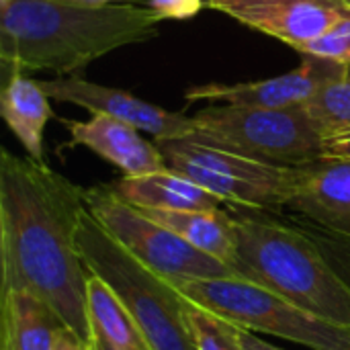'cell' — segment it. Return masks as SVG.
I'll list each match as a JSON object with an SVG mask.
<instances>
[{
	"mask_svg": "<svg viewBox=\"0 0 350 350\" xmlns=\"http://www.w3.org/2000/svg\"><path fill=\"white\" fill-rule=\"evenodd\" d=\"M347 66L304 55V64L291 72L252 80V82H207L195 84L185 90L189 103L209 100L219 105H238V107H265V109H289L304 107L316 90L330 78L345 72Z\"/></svg>",
	"mask_w": 350,
	"mask_h": 350,
	"instance_id": "cell-11",
	"label": "cell"
},
{
	"mask_svg": "<svg viewBox=\"0 0 350 350\" xmlns=\"http://www.w3.org/2000/svg\"><path fill=\"white\" fill-rule=\"evenodd\" d=\"M301 228L318 242V246L322 248L330 267L336 271V275L350 289V236L330 232V230L320 228L312 221H304Z\"/></svg>",
	"mask_w": 350,
	"mask_h": 350,
	"instance_id": "cell-22",
	"label": "cell"
},
{
	"mask_svg": "<svg viewBox=\"0 0 350 350\" xmlns=\"http://www.w3.org/2000/svg\"><path fill=\"white\" fill-rule=\"evenodd\" d=\"M113 191L139 209L160 211H211L221 207V199L195 180L166 168L144 176H121L111 183Z\"/></svg>",
	"mask_w": 350,
	"mask_h": 350,
	"instance_id": "cell-14",
	"label": "cell"
},
{
	"mask_svg": "<svg viewBox=\"0 0 350 350\" xmlns=\"http://www.w3.org/2000/svg\"><path fill=\"white\" fill-rule=\"evenodd\" d=\"M324 142L350 133V66L326 80L304 105Z\"/></svg>",
	"mask_w": 350,
	"mask_h": 350,
	"instance_id": "cell-19",
	"label": "cell"
},
{
	"mask_svg": "<svg viewBox=\"0 0 350 350\" xmlns=\"http://www.w3.org/2000/svg\"><path fill=\"white\" fill-rule=\"evenodd\" d=\"M160 16L135 2L74 6L55 0H0V64L72 76L125 45L158 37Z\"/></svg>",
	"mask_w": 350,
	"mask_h": 350,
	"instance_id": "cell-2",
	"label": "cell"
},
{
	"mask_svg": "<svg viewBox=\"0 0 350 350\" xmlns=\"http://www.w3.org/2000/svg\"><path fill=\"white\" fill-rule=\"evenodd\" d=\"M154 142L170 170L236 207L277 213L291 205L301 180V166L269 164L195 135Z\"/></svg>",
	"mask_w": 350,
	"mask_h": 350,
	"instance_id": "cell-5",
	"label": "cell"
},
{
	"mask_svg": "<svg viewBox=\"0 0 350 350\" xmlns=\"http://www.w3.org/2000/svg\"><path fill=\"white\" fill-rule=\"evenodd\" d=\"M148 217L162 224L191 246L201 252L226 262L234 269V230L232 215L228 211L211 209V211H160V209H142Z\"/></svg>",
	"mask_w": 350,
	"mask_h": 350,
	"instance_id": "cell-18",
	"label": "cell"
},
{
	"mask_svg": "<svg viewBox=\"0 0 350 350\" xmlns=\"http://www.w3.org/2000/svg\"><path fill=\"white\" fill-rule=\"evenodd\" d=\"M242 345H244V350H285L262 340L260 336H256L254 332H248V330H242Z\"/></svg>",
	"mask_w": 350,
	"mask_h": 350,
	"instance_id": "cell-26",
	"label": "cell"
},
{
	"mask_svg": "<svg viewBox=\"0 0 350 350\" xmlns=\"http://www.w3.org/2000/svg\"><path fill=\"white\" fill-rule=\"evenodd\" d=\"M64 328L57 314L33 293L0 295V350H55Z\"/></svg>",
	"mask_w": 350,
	"mask_h": 350,
	"instance_id": "cell-16",
	"label": "cell"
},
{
	"mask_svg": "<svg viewBox=\"0 0 350 350\" xmlns=\"http://www.w3.org/2000/svg\"><path fill=\"white\" fill-rule=\"evenodd\" d=\"M78 248L90 273L125 304L154 350H197L185 320V295L164 277L133 258L88 213L78 230Z\"/></svg>",
	"mask_w": 350,
	"mask_h": 350,
	"instance_id": "cell-4",
	"label": "cell"
},
{
	"mask_svg": "<svg viewBox=\"0 0 350 350\" xmlns=\"http://www.w3.org/2000/svg\"><path fill=\"white\" fill-rule=\"evenodd\" d=\"M187 299L248 332H262L314 350H350V328L330 324L262 285L244 279L172 283Z\"/></svg>",
	"mask_w": 350,
	"mask_h": 350,
	"instance_id": "cell-7",
	"label": "cell"
},
{
	"mask_svg": "<svg viewBox=\"0 0 350 350\" xmlns=\"http://www.w3.org/2000/svg\"><path fill=\"white\" fill-rule=\"evenodd\" d=\"M289 207L320 228L350 236V158L324 156L301 166Z\"/></svg>",
	"mask_w": 350,
	"mask_h": 350,
	"instance_id": "cell-13",
	"label": "cell"
},
{
	"mask_svg": "<svg viewBox=\"0 0 350 350\" xmlns=\"http://www.w3.org/2000/svg\"><path fill=\"white\" fill-rule=\"evenodd\" d=\"M347 2H349V4H350V0H347Z\"/></svg>",
	"mask_w": 350,
	"mask_h": 350,
	"instance_id": "cell-28",
	"label": "cell"
},
{
	"mask_svg": "<svg viewBox=\"0 0 350 350\" xmlns=\"http://www.w3.org/2000/svg\"><path fill=\"white\" fill-rule=\"evenodd\" d=\"M148 6L160 16V21H189L195 18L207 0H146Z\"/></svg>",
	"mask_w": 350,
	"mask_h": 350,
	"instance_id": "cell-23",
	"label": "cell"
},
{
	"mask_svg": "<svg viewBox=\"0 0 350 350\" xmlns=\"http://www.w3.org/2000/svg\"><path fill=\"white\" fill-rule=\"evenodd\" d=\"M86 310L92 350H154L125 304L94 273L88 277Z\"/></svg>",
	"mask_w": 350,
	"mask_h": 350,
	"instance_id": "cell-17",
	"label": "cell"
},
{
	"mask_svg": "<svg viewBox=\"0 0 350 350\" xmlns=\"http://www.w3.org/2000/svg\"><path fill=\"white\" fill-rule=\"evenodd\" d=\"M55 2H64V4H74V6H111V4H129V2H146V0H55Z\"/></svg>",
	"mask_w": 350,
	"mask_h": 350,
	"instance_id": "cell-27",
	"label": "cell"
},
{
	"mask_svg": "<svg viewBox=\"0 0 350 350\" xmlns=\"http://www.w3.org/2000/svg\"><path fill=\"white\" fill-rule=\"evenodd\" d=\"M6 80L0 90V115L12 135L21 142L27 156L35 162L43 158V133L47 121L53 117L49 96L39 80H33L23 70L4 72Z\"/></svg>",
	"mask_w": 350,
	"mask_h": 350,
	"instance_id": "cell-15",
	"label": "cell"
},
{
	"mask_svg": "<svg viewBox=\"0 0 350 350\" xmlns=\"http://www.w3.org/2000/svg\"><path fill=\"white\" fill-rule=\"evenodd\" d=\"M326 154L324 156H332V158H350V133L349 135H340L334 139L326 142Z\"/></svg>",
	"mask_w": 350,
	"mask_h": 350,
	"instance_id": "cell-25",
	"label": "cell"
},
{
	"mask_svg": "<svg viewBox=\"0 0 350 350\" xmlns=\"http://www.w3.org/2000/svg\"><path fill=\"white\" fill-rule=\"evenodd\" d=\"M195 117V137L279 166H308L326 154V142L306 107L265 109L211 105Z\"/></svg>",
	"mask_w": 350,
	"mask_h": 350,
	"instance_id": "cell-6",
	"label": "cell"
},
{
	"mask_svg": "<svg viewBox=\"0 0 350 350\" xmlns=\"http://www.w3.org/2000/svg\"><path fill=\"white\" fill-rule=\"evenodd\" d=\"M55 350H92V347H90L86 340H82L80 336H76L72 330L64 328V330L57 334Z\"/></svg>",
	"mask_w": 350,
	"mask_h": 350,
	"instance_id": "cell-24",
	"label": "cell"
},
{
	"mask_svg": "<svg viewBox=\"0 0 350 350\" xmlns=\"http://www.w3.org/2000/svg\"><path fill=\"white\" fill-rule=\"evenodd\" d=\"M39 84L51 100L82 107L92 115H109L133 125L144 133H150L154 139L189 137L197 131L195 117L162 109L121 88L94 84L78 74L57 76L53 80H39Z\"/></svg>",
	"mask_w": 350,
	"mask_h": 350,
	"instance_id": "cell-9",
	"label": "cell"
},
{
	"mask_svg": "<svg viewBox=\"0 0 350 350\" xmlns=\"http://www.w3.org/2000/svg\"><path fill=\"white\" fill-rule=\"evenodd\" d=\"M301 53L340 66H350V6L322 37L312 41Z\"/></svg>",
	"mask_w": 350,
	"mask_h": 350,
	"instance_id": "cell-21",
	"label": "cell"
},
{
	"mask_svg": "<svg viewBox=\"0 0 350 350\" xmlns=\"http://www.w3.org/2000/svg\"><path fill=\"white\" fill-rule=\"evenodd\" d=\"M70 131L68 146H82L121 170L123 176H144L166 170V160L139 129L109 115L94 113L88 121H64Z\"/></svg>",
	"mask_w": 350,
	"mask_h": 350,
	"instance_id": "cell-12",
	"label": "cell"
},
{
	"mask_svg": "<svg viewBox=\"0 0 350 350\" xmlns=\"http://www.w3.org/2000/svg\"><path fill=\"white\" fill-rule=\"evenodd\" d=\"M207 2H209V0H207Z\"/></svg>",
	"mask_w": 350,
	"mask_h": 350,
	"instance_id": "cell-29",
	"label": "cell"
},
{
	"mask_svg": "<svg viewBox=\"0 0 350 350\" xmlns=\"http://www.w3.org/2000/svg\"><path fill=\"white\" fill-rule=\"evenodd\" d=\"M86 189L45 162L0 150V295L29 291L90 345V271L78 248Z\"/></svg>",
	"mask_w": 350,
	"mask_h": 350,
	"instance_id": "cell-1",
	"label": "cell"
},
{
	"mask_svg": "<svg viewBox=\"0 0 350 350\" xmlns=\"http://www.w3.org/2000/svg\"><path fill=\"white\" fill-rule=\"evenodd\" d=\"M234 269L301 310L350 328V289L326 260L318 242L299 226L267 211L230 213Z\"/></svg>",
	"mask_w": 350,
	"mask_h": 350,
	"instance_id": "cell-3",
	"label": "cell"
},
{
	"mask_svg": "<svg viewBox=\"0 0 350 350\" xmlns=\"http://www.w3.org/2000/svg\"><path fill=\"white\" fill-rule=\"evenodd\" d=\"M347 0H209L207 8L271 35L295 51L322 37L349 8Z\"/></svg>",
	"mask_w": 350,
	"mask_h": 350,
	"instance_id": "cell-10",
	"label": "cell"
},
{
	"mask_svg": "<svg viewBox=\"0 0 350 350\" xmlns=\"http://www.w3.org/2000/svg\"><path fill=\"white\" fill-rule=\"evenodd\" d=\"M86 209L117 244L170 283L244 279L236 269L201 252L162 224L148 217L139 207L123 201L111 185H94L86 189Z\"/></svg>",
	"mask_w": 350,
	"mask_h": 350,
	"instance_id": "cell-8",
	"label": "cell"
},
{
	"mask_svg": "<svg viewBox=\"0 0 350 350\" xmlns=\"http://www.w3.org/2000/svg\"><path fill=\"white\" fill-rule=\"evenodd\" d=\"M183 310L197 350H244L240 326L191 299H185Z\"/></svg>",
	"mask_w": 350,
	"mask_h": 350,
	"instance_id": "cell-20",
	"label": "cell"
}]
</instances>
